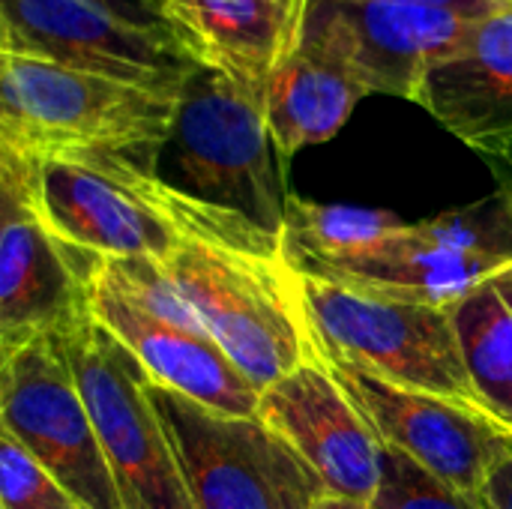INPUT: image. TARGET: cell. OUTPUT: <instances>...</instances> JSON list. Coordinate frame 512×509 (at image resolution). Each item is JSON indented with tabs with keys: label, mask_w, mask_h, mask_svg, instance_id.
I'll use <instances>...</instances> for the list:
<instances>
[{
	"label": "cell",
	"mask_w": 512,
	"mask_h": 509,
	"mask_svg": "<svg viewBox=\"0 0 512 509\" xmlns=\"http://www.w3.org/2000/svg\"><path fill=\"white\" fill-rule=\"evenodd\" d=\"M414 228L429 243L512 264V186L501 183V189L483 201L423 219Z\"/></svg>",
	"instance_id": "cell-21"
},
{
	"label": "cell",
	"mask_w": 512,
	"mask_h": 509,
	"mask_svg": "<svg viewBox=\"0 0 512 509\" xmlns=\"http://www.w3.org/2000/svg\"><path fill=\"white\" fill-rule=\"evenodd\" d=\"M450 312L483 405L512 426V267L480 282Z\"/></svg>",
	"instance_id": "cell-19"
},
{
	"label": "cell",
	"mask_w": 512,
	"mask_h": 509,
	"mask_svg": "<svg viewBox=\"0 0 512 509\" xmlns=\"http://www.w3.org/2000/svg\"><path fill=\"white\" fill-rule=\"evenodd\" d=\"M375 509H492L483 492L459 489L411 456L384 444L381 450V486L372 498Z\"/></svg>",
	"instance_id": "cell-22"
},
{
	"label": "cell",
	"mask_w": 512,
	"mask_h": 509,
	"mask_svg": "<svg viewBox=\"0 0 512 509\" xmlns=\"http://www.w3.org/2000/svg\"><path fill=\"white\" fill-rule=\"evenodd\" d=\"M258 417L300 453L327 495L372 504L381 486L384 444L336 384L324 357L264 390Z\"/></svg>",
	"instance_id": "cell-13"
},
{
	"label": "cell",
	"mask_w": 512,
	"mask_h": 509,
	"mask_svg": "<svg viewBox=\"0 0 512 509\" xmlns=\"http://www.w3.org/2000/svg\"><path fill=\"white\" fill-rule=\"evenodd\" d=\"M366 96L360 81L318 48L297 45L273 72L264 114L279 156L330 141Z\"/></svg>",
	"instance_id": "cell-18"
},
{
	"label": "cell",
	"mask_w": 512,
	"mask_h": 509,
	"mask_svg": "<svg viewBox=\"0 0 512 509\" xmlns=\"http://www.w3.org/2000/svg\"><path fill=\"white\" fill-rule=\"evenodd\" d=\"M384 3H405V6H432V9H447L465 18H486L510 3L504 0H384Z\"/></svg>",
	"instance_id": "cell-25"
},
{
	"label": "cell",
	"mask_w": 512,
	"mask_h": 509,
	"mask_svg": "<svg viewBox=\"0 0 512 509\" xmlns=\"http://www.w3.org/2000/svg\"><path fill=\"white\" fill-rule=\"evenodd\" d=\"M165 270L204 330L258 393L321 357L300 273L288 255L189 240L165 261Z\"/></svg>",
	"instance_id": "cell-2"
},
{
	"label": "cell",
	"mask_w": 512,
	"mask_h": 509,
	"mask_svg": "<svg viewBox=\"0 0 512 509\" xmlns=\"http://www.w3.org/2000/svg\"><path fill=\"white\" fill-rule=\"evenodd\" d=\"M411 228L396 213L345 207V204H312L288 195L285 213V243L294 255H342L357 252Z\"/></svg>",
	"instance_id": "cell-20"
},
{
	"label": "cell",
	"mask_w": 512,
	"mask_h": 509,
	"mask_svg": "<svg viewBox=\"0 0 512 509\" xmlns=\"http://www.w3.org/2000/svg\"><path fill=\"white\" fill-rule=\"evenodd\" d=\"M417 105L489 159L510 150L512 6L480 18L468 42L429 69Z\"/></svg>",
	"instance_id": "cell-15"
},
{
	"label": "cell",
	"mask_w": 512,
	"mask_h": 509,
	"mask_svg": "<svg viewBox=\"0 0 512 509\" xmlns=\"http://www.w3.org/2000/svg\"><path fill=\"white\" fill-rule=\"evenodd\" d=\"M90 312L120 345L129 348L153 384L216 414L258 417L261 393L231 363L219 342L207 330H189L147 312L114 282L102 258L90 276Z\"/></svg>",
	"instance_id": "cell-14"
},
{
	"label": "cell",
	"mask_w": 512,
	"mask_h": 509,
	"mask_svg": "<svg viewBox=\"0 0 512 509\" xmlns=\"http://www.w3.org/2000/svg\"><path fill=\"white\" fill-rule=\"evenodd\" d=\"M0 432L12 435L81 509H123L75 381L66 333L39 336L3 354Z\"/></svg>",
	"instance_id": "cell-8"
},
{
	"label": "cell",
	"mask_w": 512,
	"mask_h": 509,
	"mask_svg": "<svg viewBox=\"0 0 512 509\" xmlns=\"http://www.w3.org/2000/svg\"><path fill=\"white\" fill-rule=\"evenodd\" d=\"M285 3H288L291 18H294V24L300 27V36H303V24H306V12H309V3H312V0H285Z\"/></svg>",
	"instance_id": "cell-28"
},
{
	"label": "cell",
	"mask_w": 512,
	"mask_h": 509,
	"mask_svg": "<svg viewBox=\"0 0 512 509\" xmlns=\"http://www.w3.org/2000/svg\"><path fill=\"white\" fill-rule=\"evenodd\" d=\"M180 96L0 54V150L159 177Z\"/></svg>",
	"instance_id": "cell-1"
},
{
	"label": "cell",
	"mask_w": 512,
	"mask_h": 509,
	"mask_svg": "<svg viewBox=\"0 0 512 509\" xmlns=\"http://www.w3.org/2000/svg\"><path fill=\"white\" fill-rule=\"evenodd\" d=\"M195 509H312L327 495L318 474L261 417L216 414L147 384Z\"/></svg>",
	"instance_id": "cell-6"
},
{
	"label": "cell",
	"mask_w": 512,
	"mask_h": 509,
	"mask_svg": "<svg viewBox=\"0 0 512 509\" xmlns=\"http://www.w3.org/2000/svg\"><path fill=\"white\" fill-rule=\"evenodd\" d=\"M66 348L123 509H195L147 396L150 375L129 348L93 312L66 333Z\"/></svg>",
	"instance_id": "cell-7"
},
{
	"label": "cell",
	"mask_w": 512,
	"mask_h": 509,
	"mask_svg": "<svg viewBox=\"0 0 512 509\" xmlns=\"http://www.w3.org/2000/svg\"><path fill=\"white\" fill-rule=\"evenodd\" d=\"M0 357L69 333L90 315L96 255L57 240L21 195L0 189Z\"/></svg>",
	"instance_id": "cell-12"
},
{
	"label": "cell",
	"mask_w": 512,
	"mask_h": 509,
	"mask_svg": "<svg viewBox=\"0 0 512 509\" xmlns=\"http://www.w3.org/2000/svg\"><path fill=\"white\" fill-rule=\"evenodd\" d=\"M324 363L381 444L459 489L483 492L489 471L512 453V426L492 411L396 387L336 357Z\"/></svg>",
	"instance_id": "cell-11"
},
{
	"label": "cell",
	"mask_w": 512,
	"mask_h": 509,
	"mask_svg": "<svg viewBox=\"0 0 512 509\" xmlns=\"http://www.w3.org/2000/svg\"><path fill=\"white\" fill-rule=\"evenodd\" d=\"M483 495L492 509H512V453L489 471L483 483Z\"/></svg>",
	"instance_id": "cell-26"
},
{
	"label": "cell",
	"mask_w": 512,
	"mask_h": 509,
	"mask_svg": "<svg viewBox=\"0 0 512 509\" xmlns=\"http://www.w3.org/2000/svg\"><path fill=\"white\" fill-rule=\"evenodd\" d=\"M93 6L108 9L111 15L141 24V27H159V30H171L177 33L174 21H171V0H87ZM189 45V42H186Z\"/></svg>",
	"instance_id": "cell-24"
},
{
	"label": "cell",
	"mask_w": 512,
	"mask_h": 509,
	"mask_svg": "<svg viewBox=\"0 0 512 509\" xmlns=\"http://www.w3.org/2000/svg\"><path fill=\"white\" fill-rule=\"evenodd\" d=\"M300 288L324 357L354 363L396 387L489 411L468 375L450 306L393 300L306 273Z\"/></svg>",
	"instance_id": "cell-4"
},
{
	"label": "cell",
	"mask_w": 512,
	"mask_h": 509,
	"mask_svg": "<svg viewBox=\"0 0 512 509\" xmlns=\"http://www.w3.org/2000/svg\"><path fill=\"white\" fill-rule=\"evenodd\" d=\"M492 162H501V165H507V171H510V174H507V180H504V183H510L512 186V147L510 150H504L501 156H495Z\"/></svg>",
	"instance_id": "cell-29"
},
{
	"label": "cell",
	"mask_w": 512,
	"mask_h": 509,
	"mask_svg": "<svg viewBox=\"0 0 512 509\" xmlns=\"http://www.w3.org/2000/svg\"><path fill=\"white\" fill-rule=\"evenodd\" d=\"M0 509H81L6 432H0Z\"/></svg>",
	"instance_id": "cell-23"
},
{
	"label": "cell",
	"mask_w": 512,
	"mask_h": 509,
	"mask_svg": "<svg viewBox=\"0 0 512 509\" xmlns=\"http://www.w3.org/2000/svg\"><path fill=\"white\" fill-rule=\"evenodd\" d=\"M312 509H375L372 504H360V501H351V498H339V495H324L315 501Z\"/></svg>",
	"instance_id": "cell-27"
},
{
	"label": "cell",
	"mask_w": 512,
	"mask_h": 509,
	"mask_svg": "<svg viewBox=\"0 0 512 509\" xmlns=\"http://www.w3.org/2000/svg\"><path fill=\"white\" fill-rule=\"evenodd\" d=\"M264 102L216 66L183 87L159 177L204 204L231 210L267 234L285 237L288 195L276 165Z\"/></svg>",
	"instance_id": "cell-3"
},
{
	"label": "cell",
	"mask_w": 512,
	"mask_h": 509,
	"mask_svg": "<svg viewBox=\"0 0 512 509\" xmlns=\"http://www.w3.org/2000/svg\"><path fill=\"white\" fill-rule=\"evenodd\" d=\"M171 21L207 66L261 102L273 72L300 45L285 0H171Z\"/></svg>",
	"instance_id": "cell-17"
},
{
	"label": "cell",
	"mask_w": 512,
	"mask_h": 509,
	"mask_svg": "<svg viewBox=\"0 0 512 509\" xmlns=\"http://www.w3.org/2000/svg\"><path fill=\"white\" fill-rule=\"evenodd\" d=\"M0 45L168 96L204 66L180 33L123 21L87 0H0Z\"/></svg>",
	"instance_id": "cell-9"
},
{
	"label": "cell",
	"mask_w": 512,
	"mask_h": 509,
	"mask_svg": "<svg viewBox=\"0 0 512 509\" xmlns=\"http://www.w3.org/2000/svg\"><path fill=\"white\" fill-rule=\"evenodd\" d=\"M0 189L21 195L57 240L96 258L165 264L189 243L162 177L66 159L33 162L0 150Z\"/></svg>",
	"instance_id": "cell-5"
},
{
	"label": "cell",
	"mask_w": 512,
	"mask_h": 509,
	"mask_svg": "<svg viewBox=\"0 0 512 509\" xmlns=\"http://www.w3.org/2000/svg\"><path fill=\"white\" fill-rule=\"evenodd\" d=\"M504 3H510V6H512V0H504Z\"/></svg>",
	"instance_id": "cell-30"
},
{
	"label": "cell",
	"mask_w": 512,
	"mask_h": 509,
	"mask_svg": "<svg viewBox=\"0 0 512 509\" xmlns=\"http://www.w3.org/2000/svg\"><path fill=\"white\" fill-rule=\"evenodd\" d=\"M480 18L384 0H312L300 42L345 66L366 93L417 102L435 63L456 54Z\"/></svg>",
	"instance_id": "cell-10"
},
{
	"label": "cell",
	"mask_w": 512,
	"mask_h": 509,
	"mask_svg": "<svg viewBox=\"0 0 512 509\" xmlns=\"http://www.w3.org/2000/svg\"><path fill=\"white\" fill-rule=\"evenodd\" d=\"M411 228L384 243L342 252V255H294L288 252L297 273L318 276L327 282H339L357 291L411 300V303H435L453 306L480 282L510 270L492 258L465 255L438 243H429Z\"/></svg>",
	"instance_id": "cell-16"
}]
</instances>
